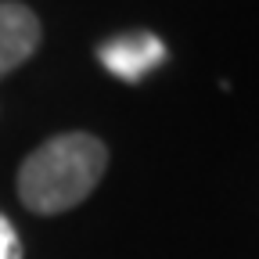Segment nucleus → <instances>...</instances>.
<instances>
[{"label":"nucleus","instance_id":"f257e3e1","mask_svg":"<svg viewBox=\"0 0 259 259\" xmlns=\"http://www.w3.org/2000/svg\"><path fill=\"white\" fill-rule=\"evenodd\" d=\"M108 169V148L94 134L72 130L44 141L18 169V198L29 212L58 216L76 209L101 184Z\"/></svg>","mask_w":259,"mask_h":259},{"label":"nucleus","instance_id":"f03ea898","mask_svg":"<svg viewBox=\"0 0 259 259\" xmlns=\"http://www.w3.org/2000/svg\"><path fill=\"white\" fill-rule=\"evenodd\" d=\"M97 61L126 83L144 79L155 65L166 61V44L151 32H122V36H112L105 44H97Z\"/></svg>","mask_w":259,"mask_h":259},{"label":"nucleus","instance_id":"7ed1b4c3","mask_svg":"<svg viewBox=\"0 0 259 259\" xmlns=\"http://www.w3.org/2000/svg\"><path fill=\"white\" fill-rule=\"evenodd\" d=\"M40 18L22 0H0V79L25 65L40 47Z\"/></svg>","mask_w":259,"mask_h":259},{"label":"nucleus","instance_id":"20e7f679","mask_svg":"<svg viewBox=\"0 0 259 259\" xmlns=\"http://www.w3.org/2000/svg\"><path fill=\"white\" fill-rule=\"evenodd\" d=\"M0 259H22V248H18V234L15 227L0 216Z\"/></svg>","mask_w":259,"mask_h":259}]
</instances>
